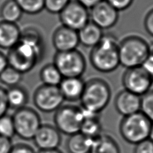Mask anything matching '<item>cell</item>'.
<instances>
[{"mask_svg":"<svg viewBox=\"0 0 153 153\" xmlns=\"http://www.w3.org/2000/svg\"><path fill=\"white\" fill-rule=\"evenodd\" d=\"M45 51V40L41 32L36 27H27L22 31L16 45L8 51V65L24 74L42 59Z\"/></svg>","mask_w":153,"mask_h":153,"instance_id":"cell-1","label":"cell"},{"mask_svg":"<svg viewBox=\"0 0 153 153\" xmlns=\"http://www.w3.org/2000/svg\"><path fill=\"white\" fill-rule=\"evenodd\" d=\"M89 62L95 70L101 73H110L120 65L119 41L110 34H104L102 40L91 48Z\"/></svg>","mask_w":153,"mask_h":153,"instance_id":"cell-2","label":"cell"},{"mask_svg":"<svg viewBox=\"0 0 153 153\" xmlns=\"http://www.w3.org/2000/svg\"><path fill=\"white\" fill-rule=\"evenodd\" d=\"M111 98V87L100 78H93L85 82L80 99L81 106L87 110L100 114L110 103Z\"/></svg>","mask_w":153,"mask_h":153,"instance_id":"cell-3","label":"cell"},{"mask_svg":"<svg viewBox=\"0 0 153 153\" xmlns=\"http://www.w3.org/2000/svg\"><path fill=\"white\" fill-rule=\"evenodd\" d=\"M146 40L138 35L126 37L119 42L120 65L127 68L142 66L149 53Z\"/></svg>","mask_w":153,"mask_h":153,"instance_id":"cell-4","label":"cell"},{"mask_svg":"<svg viewBox=\"0 0 153 153\" xmlns=\"http://www.w3.org/2000/svg\"><path fill=\"white\" fill-rule=\"evenodd\" d=\"M152 122L142 113L123 117L120 123L119 132L123 140L136 145L149 139Z\"/></svg>","mask_w":153,"mask_h":153,"instance_id":"cell-5","label":"cell"},{"mask_svg":"<svg viewBox=\"0 0 153 153\" xmlns=\"http://www.w3.org/2000/svg\"><path fill=\"white\" fill-rule=\"evenodd\" d=\"M53 64L63 78L82 77L87 68L85 57L77 50L56 52L54 56Z\"/></svg>","mask_w":153,"mask_h":153,"instance_id":"cell-6","label":"cell"},{"mask_svg":"<svg viewBox=\"0 0 153 153\" xmlns=\"http://www.w3.org/2000/svg\"><path fill=\"white\" fill-rule=\"evenodd\" d=\"M54 113V126L62 134L69 136L80 132L83 121V115L80 106L62 105Z\"/></svg>","mask_w":153,"mask_h":153,"instance_id":"cell-7","label":"cell"},{"mask_svg":"<svg viewBox=\"0 0 153 153\" xmlns=\"http://www.w3.org/2000/svg\"><path fill=\"white\" fill-rule=\"evenodd\" d=\"M12 117L16 135L25 140H32L42 125L40 115L28 106L15 111Z\"/></svg>","mask_w":153,"mask_h":153,"instance_id":"cell-8","label":"cell"},{"mask_svg":"<svg viewBox=\"0 0 153 153\" xmlns=\"http://www.w3.org/2000/svg\"><path fill=\"white\" fill-rule=\"evenodd\" d=\"M64 101L59 86L42 84L36 89L33 95L35 106L46 113L55 112L62 105Z\"/></svg>","mask_w":153,"mask_h":153,"instance_id":"cell-9","label":"cell"},{"mask_svg":"<svg viewBox=\"0 0 153 153\" xmlns=\"http://www.w3.org/2000/svg\"><path fill=\"white\" fill-rule=\"evenodd\" d=\"M122 82L126 91L142 97L151 89L153 80L143 68L139 66L126 69Z\"/></svg>","mask_w":153,"mask_h":153,"instance_id":"cell-10","label":"cell"},{"mask_svg":"<svg viewBox=\"0 0 153 153\" xmlns=\"http://www.w3.org/2000/svg\"><path fill=\"white\" fill-rule=\"evenodd\" d=\"M59 16L61 25L76 31H79L90 21L89 9L77 0H71Z\"/></svg>","mask_w":153,"mask_h":153,"instance_id":"cell-11","label":"cell"},{"mask_svg":"<svg viewBox=\"0 0 153 153\" xmlns=\"http://www.w3.org/2000/svg\"><path fill=\"white\" fill-rule=\"evenodd\" d=\"M89 16L90 21L103 31L116 25L119 19V12L103 0L90 8Z\"/></svg>","mask_w":153,"mask_h":153,"instance_id":"cell-12","label":"cell"},{"mask_svg":"<svg viewBox=\"0 0 153 153\" xmlns=\"http://www.w3.org/2000/svg\"><path fill=\"white\" fill-rule=\"evenodd\" d=\"M39 150L56 149L62 142V134L54 125L42 124L32 139Z\"/></svg>","mask_w":153,"mask_h":153,"instance_id":"cell-13","label":"cell"},{"mask_svg":"<svg viewBox=\"0 0 153 153\" xmlns=\"http://www.w3.org/2000/svg\"><path fill=\"white\" fill-rule=\"evenodd\" d=\"M52 43L56 52L76 50L79 45L78 32L63 25L60 26L53 32Z\"/></svg>","mask_w":153,"mask_h":153,"instance_id":"cell-14","label":"cell"},{"mask_svg":"<svg viewBox=\"0 0 153 153\" xmlns=\"http://www.w3.org/2000/svg\"><path fill=\"white\" fill-rule=\"evenodd\" d=\"M115 109L123 117L140 111L141 97L126 90L117 94L114 100Z\"/></svg>","mask_w":153,"mask_h":153,"instance_id":"cell-15","label":"cell"},{"mask_svg":"<svg viewBox=\"0 0 153 153\" xmlns=\"http://www.w3.org/2000/svg\"><path fill=\"white\" fill-rule=\"evenodd\" d=\"M85 82L82 77L63 78L59 85L60 91L65 100L75 102L80 100Z\"/></svg>","mask_w":153,"mask_h":153,"instance_id":"cell-16","label":"cell"},{"mask_svg":"<svg viewBox=\"0 0 153 153\" xmlns=\"http://www.w3.org/2000/svg\"><path fill=\"white\" fill-rule=\"evenodd\" d=\"M22 31L16 23L0 22V49L10 50L20 40Z\"/></svg>","mask_w":153,"mask_h":153,"instance_id":"cell-17","label":"cell"},{"mask_svg":"<svg viewBox=\"0 0 153 153\" xmlns=\"http://www.w3.org/2000/svg\"><path fill=\"white\" fill-rule=\"evenodd\" d=\"M81 109L83 115V121L81 124L80 132L94 140L103 134V126L100 117V114L82 107Z\"/></svg>","mask_w":153,"mask_h":153,"instance_id":"cell-18","label":"cell"},{"mask_svg":"<svg viewBox=\"0 0 153 153\" xmlns=\"http://www.w3.org/2000/svg\"><path fill=\"white\" fill-rule=\"evenodd\" d=\"M77 32L79 44L87 48L95 47L104 35L103 30L91 21Z\"/></svg>","mask_w":153,"mask_h":153,"instance_id":"cell-19","label":"cell"},{"mask_svg":"<svg viewBox=\"0 0 153 153\" xmlns=\"http://www.w3.org/2000/svg\"><path fill=\"white\" fill-rule=\"evenodd\" d=\"M89 153H121L119 144L111 136L102 134L94 139Z\"/></svg>","mask_w":153,"mask_h":153,"instance_id":"cell-20","label":"cell"},{"mask_svg":"<svg viewBox=\"0 0 153 153\" xmlns=\"http://www.w3.org/2000/svg\"><path fill=\"white\" fill-rule=\"evenodd\" d=\"M6 96L9 109L15 111L26 106L28 103V92L24 86L18 85L10 87L7 89Z\"/></svg>","mask_w":153,"mask_h":153,"instance_id":"cell-21","label":"cell"},{"mask_svg":"<svg viewBox=\"0 0 153 153\" xmlns=\"http://www.w3.org/2000/svg\"><path fill=\"white\" fill-rule=\"evenodd\" d=\"M93 140L79 132L69 136L66 142V149L69 153H89Z\"/></svg>","mask_w":153,"mask_h":153,"instance_id":"cell-22","label":"cell"},{"mask_svg":"<svg viewBox=\"0 0 153 153\" xmlns=\"http://www.w3.org/2000/svg\"><path fill=\"white\" fill-rule=\"evenodd\" d=\"M24 12L15 0H6L0 8V16L2 21L17 23L22 17Z\"/></svg>","mask_w":153,"mask_h":153,"instance_id":"cell-23","label":"cell"},{"mask_svg":"<svg viewBox=\"0 0 153 153\" xmlns=\"http://www.w3.org/2000/svg\"><path fill=\"white\" fill-rule=\"evenodd\" d=\"M40 78L42 84L59 86L63 76L53 63L47 64L43 66L40 72Z\"/></svg>","mask_w":153,"mask_h":153,"instance_id":"cell-24","label":"cell"},{"mask_svg":"<svg viewBox=\"0 0 153 153\" xmlns=\"http://www.w3.org/2000/svg\"><path fill=\"white\" fill-rule=\"evenodd\" d=\"M23 75L22 73L8 65L0 74V82L9 88L16 86L22 80Z\"/></svg>","mask_w":153,"mask_h":153,"instance_id":"cell-25","label":"cell"},{"mask_svg":"<svg viewBox=\"0 0 153 153\" xmlns=\"http://www.w3.org/2000/svg\"><path fill=\"white\" fill-rule=\"evenodd\" d=\"M24 13L36 15L45 10V0H15Z\"/></svg>","mask_w":153,"mask_h":153,"instance_id":"cell-26","label":"cell"},{"mask_svg":"<svg viewBox=\"0 0 153 153\" xmlns=\"http://www.w3.org/2000/svg\"><path fill=\"white\" fill-rule=\"evenodd\" d=\"M16 135L12 116L5 114L0 117V136L12 140Z\"/></svg>","mask_w":153,"mask_h":153,"instance_id":"cell-27","label":"cell"},{"mask_svg":"<svg viewBox=\"0 0 153 153\" xmlns=\"http://www.w3.org/2000/svg\"><path fill=\"white\" fill-rule=\"evenodd\" d=\"M140 111L153 123V89L141 97Z\"/></svg>","mask_w":153,"mask_h":153,"instance_id":"cell-28","label":"cell"},{"mask_svg":"<svg viewBox=\"0 0 153 153\" xmlns=\"http://www.w3.org/2000/svg\"><path fill=\"white\" fill-rule=\"evenodd\" d=\"M71 0H45V10L53 14H59Z\"/></svg>","mask_w":153,"mask_h":153,"instance_id":"cell-29","label":"cell"},{"mask_svg":"<svg viewBox=\"0 0 153 153\" xmlns=\"http://www.w3.org/2000/svg\"><path fill=\"white\" fill-rule=\"evenodd\" d=\"M149 53L143 64L142 65V67L153 80V43H152L151 45L149 44Z\"/></svg>","mask_w":153,"mask_h":153,"instance_id":"cell-30","label":"cell"},{"mask_svg":"<svg viewBox=\"0 0 153 153\" xmlns=\"http://www.w3.org/2000/svg\"><path fill=\"white\" fill-rule=\"evenodd\" d=\"M118 12L128 9L132 5L134 0H105Z\"/></svg>","mask_w":153,"mask_h":153,"instance_id":"cell-31","label":"cell"},{"mask_svg":"<svg viewBox=\"0 0 153 153\" xmlns=\"http://www.w3.org/2000/svg\"><path fill=\"white\" fill-rule=\"evenodd\" d=\"M134 153H153V142L149 139L135 145Z\"/></svg>","mask_w":153,"mask_h":153,"instance_id":"cell-32","label":"cell"},{"mask_svg":"<svg viewBox=\"0 0 153 153\" xmlns=\"http://www.w3.org/2000/svg\"><path fill=\"white\" fill-rule=\"evenodd\" d=\"M7 89L2 86H0V117L7 114V110L9 109L8 106L7 96H6Z\"/></svg>","mask_w":153,"mask_h":153,"instance_id":"cell-33","label":"cell"},{"mask_svg":"<svg viewBox=\"0 0 153 153\" xmlns=\"http://www.w3.org/2000/svg\"><path fill=\"white\" fill-rule=\"evenodd\" d=\"M144 26L147 33L153 37V8L149 10L145 16Z\"/></svg>","mask_w":153,"mask_h":153,"instance_id":"cell-34","label":"cell"},{"mask_svg":"<svg viewBox=\"0 0 153 153\" xmlns=\"http://www.w3.org/2000/svg\"><path fill=\"white\" fill-rule=\"evenodd\" d=\"M10 153H36V152L28 144L20 143L13 145Z\"/></svg>","mask_w":153,"mask_h":153,"instance_id":"cell-35","label":"cell"},{"mask_svg":"<svg viewBox=\"0 0 153 153\" xmlns=\"http://www.w3.org/2000/svg\"><path fill=\"white\" fill-rule=\"evenodd\" d=\"M12 146V140L0 136V153H10Z\"/></svg>","mask_w":153,"mask_h":153,"instance_id":"cell-36","label":"cell"},{"mask_svg":"<svg viewBox=\"0 0 153 153\" xmlns=\"http://www.w3.org/2000/svg\"><path fill=\"white\" fill-rule=\"evenodd\" d=\"M77 1L87 7L88 9H90V8L94 7L95 5L103 1V0H77Z\"/></svg>","mask_w":153,"mask_h":153,"instance_id":"cell-37","label":"cell"},{"mask_svg":"<svg viewBox=\"0 0 153 153\" xmlns=\"http://www.w3.org/2000/svg\"><path fill=\"white\" fill-rule=\"evenodd\" d=\"M8 65L6 55L0 51V74Z\"/></svg>","mask_w":153,"mask_h":153,"instance_id":"cell-38","label":"cell"},{"mask_svg":"<svg viewBox=\"0 0 153 153\" xmlns=\"http://www.w3.org/2000/svg\"><path fill=\"white\" fill-rule=\"evenodd\" d=\"M36 153H63L61 151L56 149H48V150H38Z\"/></svg>","mask_w":153,"mask_h":153,"instance_id":"cell-39","label":"cell"},{"mask_svg":"<svg viewBox=\"0 0 153 153\" xmlns=\"http://www.w3.org/2000/svg\"><path fill=\"white\" fill-rule=\"evenodd\" d=\"M149 140H151L153 142V123H152L151 130H150V134H149Z\"/></svg>","mask_w":153,"mask_h":153,"instance_id":"cell-40","label":"cell"}]
</instances>
